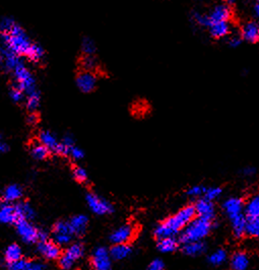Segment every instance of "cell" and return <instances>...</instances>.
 Masks as SVG:
<instances>
[{"instance_id":"obj_13","label":"cell","mask_w":259,"mask_h":270,"mask_svg":"<svg viewBox=\"0 0 259 270\" xmlns=\"http://www.w3.org/2000/svg\"><path fill=\"white\" fill-rule=\"evenodd\" d=\"M241 38L250 44H255L259 41V25L257 20H249L243 25L241 29Z\"/></svg>"},{"instance_id":"obj_49","label":"cell","mask_w":259,"mask_h":270,"mask_svg":"<svg viewBox=\"0 0 259 270\" xmlns=\"http://www.w3.org/2000/svg\"><path fill=\"white\" fill-rule=\"evenodd\" d=\"M38 120H39V118H38V115L36 114V112H34V113H30V115L28 117V122L30 124L34 125V124H36L38 122Z\"/></svg>"},{"instance_id":"obj_15","label":"cell","mask_w":259,"mask_h":270,"mask_svg":"<svg viewBox=\"0 0 259 270\" xmlns=\"http://www.w3.org/2000/svg\"><path fill=\"white\" fill-rule=\"evenodd\" d=\"M194 209H195L196 214H198V217L212 220L214 217V206L212 202L206 198L199 199L195 205H194Z\"/></svg>"},{"instance_id":"obj_12","label":"cell","mask_w":259,"mask_h":270,"mask_svg":"<svg viewBox=\"0 0 259 270\" xmlns=\"http://www.w3.org/2000/svg\"><path fill=\"white\" fill-rule=\"evenodd\" d=\"M54 239L57 245H67L72 239V234L70 232L68 222L60 220L54 224L53 228Z\"/></svg>"},{"instance_id":"obj_21","label":"cell","mask_w":259,"mask_h":270,"mask_svg":"<svg viewBox=\"0 0 259 270\" xmlns=\"http://www.w3.org/2000/svg\"><path fill=\"white\" fill-rule=\"evenodd\" d=\"M39 142L44 146H46L50 151H53V152H55V150L59 144V141L56 138L55 135L48 130H44V131L40 132Z\"/></svg>"},{"instance_id":"obj_17","label":"cell","mask_w":259,"mask_h":270,"mask_svg":"<svg viewBox=\"0 0 259 270\" xmlns=\"http://www.w3.org/2000/svg\"><path fill=\"white\" fill-rule=\"evenodd\" d=\"M209 34L214 39H224L231 35V25L229 21H214L208 27Z\"/></svg>"},{"instance_id":"obj_42","label":"cell","mask_w":259,"mask_h":270,"mask_svg":"<svg viewBox=\"0 0 259 270\" xmlns=\"http://www.w3.org/2000/svg\"><path fill=\"white\" fill-rule=\"evenodd\" d=\"M228 45L231 48H238L241 46V44L243 42L242 38L240 35L238 34H233V35H229L228 36Z\"/></svg>"},{"instance_id":"obj_45","label":"cell","mask_w":259,"mask_h":270,"mask_svg":"<svg viewBox=\"0 0 259 270\" xmlns=\"http://www.w3.org/2000/svg\"><path fill=\"white\" fill-rule=\"evenodd\" d=\"M69 155L72 157L73 160H81L83 157V155H84V153L79 147L74 145V146L71 147V149L69 151Z\"/></svg>"},{"instance_id":"obj_40","label":"cell","mask_w":259,"mask_h":270,"mask_svg":"<svg viewBox=\"0 0 259 270\" xmlns=\"http://www.w3.org/2000/svg\"><path fill=\"white\" fill-rule=\"evenodd\" d=\"M29 263L30 262L28 260H26L24 258H19L15 261L8 262L7 268H8V270H26Z\"/></svg>"},{"instance_id":"obj_1","label":"cell","mask_w":259,"mask_h":270,"mask_svg":"<svg viewBox=\"0 0 259 270\" xmlns=\"http://www.w3.org/2000/svg\"><path fill=\"white\" fill-rule=\"evenodd\" d=\"M30 36L15 19L5 16L0 19V44L20 57H26L32 44Z\"/></svg>"},{"instance_id":"obj_50","label":"cell","mask_w":259,"mask_h":270,"mask_svg":"<svg viewBox=\"0 0 259 270\" xmlns=\"http://www.w3.org/2000/svg\"><path fill=\"white\" fill-rule=\"evenodd\" d=\"M252 13H253V15H254L255 18H258V16H259V3H258V1H256L255 4L253 5V7H252Z\"/></svg>"},{"instance_id":"obj_43","label":"cell","mask_w":259,"mask_h":270,"mask_svg":"<svg viewBox=\"0 0 259 270\" xmlns=\"http://www.w3.org/2000/svg\"><path fill=\"white\" fill-rule=\"evenodd\" d=\"M222 193V189L219 187H213V188H209L206 189L204 192V198L212 201L214 199H217Z\"/></svg>"},{"instance_id":"obj_20","label":"cell","mask_w":259,"mask_h":270,"mask_svg":"<svg viewBox=\"0 0 259 270\" xmlns=\"http://www.w3.org/2000/svg\"><path fill=\"white\" fill-rule=\"evenodd\" d=\"M243 206L244 204H243L242 199L236 198V197L226 200L224 203V209L231 218L238 214H241L243 210Z\"/></svg>"},{"instance_id":"obj_39","label":"cell","mask_w":259,"mask_h":270,"mask_svg":"<svg viewBox=\"0 0 259 270\" xmlns=\"http://www.w3.org/2000/svg\"><path fill=\"white\" fill-rule=\"evenodd\" d=\"M9 97L11 101L14 103H21V102H25L26 95L20 88H18L16 85L13 84L11 88L9 89Z\"/></svg>"},{"instance_id":"obj_9","label":"cell","mask_w":259,"mask_h":270,"mask_svg":"<svg viewBox=\"0 0 259 270\" xmlns=\"http://www.w3.org/2000/svg\"><path fill=\"white\" fill-rule=\"evenodd\" d=\"M16 232L25 243L33 244L38 242V232L39 230L35 228L33 224L27 219H18L15 223Z\"/></svg>"},{"instance_id":"obj_5","label":"cell","mask_w":259,"mask_h":270,"mask_svg":"<svg viewBox=\"0 0 259 270\" xmlns=\"http://www.w3.org/2000/svg\"><path fill=\"white\" fill-rule=\"evenodd\" d=\"M24 63L25 60L23 57L16 55L15 53L11 52L10 50H8L0 44V66H1L5 71L12 73L19 65Z\"/></svg>"},{"instance_id":"obj_19","label":"cell","mask_w":259,"mask_h":270,"mask_svg":"<svg viewBox=\"0 0 259 270\" xmlns=\"http://www.w3.org/2000/svg\"><path fill=\"white\" fill-rule=\"evenodd\" d=\"M17 221V215L15 213V207L9 202L0 203V223L14 224Z\"/></svg>"},{"instance_id":"obj_4","label":"cell","mask_w":259,"mask_h":270,"mask_svg":"<svg viewBox=\"0 0 259 270\" xmlns=\"http://www.w3.org/2000/svg\"><path fill=\"white\" fill-rule=\"evenodd\" d=\"M11 74L14 78V85L20 88L26 96L38 89L36 78L26 63L19 65Z\"/></svg>"},{"instance_id":"obj_27","label":"cell","mask_w":259,"mask_h":270,"mask_svg":"<svg viewBox=\"0 0 259 270\" xmlns=\"http://www.w3.org/2000/svg\"><path fill=\"white\" fill-rule=\"evenodd\" d=\"M14 207H15V213L17 215V220L18 219L30 220L35 217V211L33 207L29 203H26V202L18 203L14 205Z\"/></svg>"},{"instance_id":"obj_52","label":"cell","mask_w":259,"mask_h":270,"mask_svg":"<svg viewBox=\"0 0 259 270\" xmlns=\"http://www.w3.org/2000/svg\"><path fill=\"white\" fill-rule=\"evenodd\" d=\"M254 172H255V169H253V168H247L244 170V173L246 175H253Z\"/></svg>"},{"instance_id":"obj_36","label":"cell","mask_w":259,"mask_h":270,"mask_svg":"<svg viewBox=\"0 0 259 270\" xmlns=\"http://www.w3.org/2000/svg\"><path fill=\"white\" fill-rule=\"evenodd\" d=\"M191 18L193 19V21L195 22L197 26L202 27V28H208L210 26V24H211V21H210L207 14L201 13V12H198V11H193L191 13Z\"/></svg>"},{"instance_id":"obj_26","label":"cell","mask_w":259,"mask_h":270,"mask_svg":"<svg viewBox=\"0 0 259 270\" xmlns=\"http://www.w3.org/2000/svg\"><path fill=\"white\" fill-rule=\"evenodd\" d=\"M26 58L33 63H39L45 58V50L40 44L33 43Z\"/></svg>"},{"instance_id":"obj_14","label":"cell","mask_w":259,"mask_h":270,"mask_svg":"<svg viewBox=\"0 0 259 270\" xmlns=\"http://www.w3.org/2000/svg\"><path fill=\"white\" fill-rule=\"evenodd\" d=\"M38 251L40 252V254L43 257H45L49 260L58 259L61 255L59 246L56 243L50 242L48 240L44 241V242H39Z\"/></svg>"},{"instance_id":"obj_3","label":"cell","mask_w":259,"mask_h":270,"mask_svg":"<svg viewBox=\"0 0 259 270\" xmlns=\"http://www.w3.org/2000/svg\"><path fill=\"white\" fill-rule=\"evenodd\" d=\"M211 229V221L201 218V217H194L187 226L185 230L181 234L180 241L184 244L190 242H197L201 241L205 238Z\"/></svg>"},{"instance_id":"obj_31","label":"cell","mask_w":259,"mask_h":270,"mask_svg":"<svg viewBox=\"0 0 259 270\" xmlns=\"http://www.w3.org/2000/svg\"><path fill=\"white\" fill-rule=\"evenodd\" d=\"M80 49L83 55L93 56L97 52V46L95 41L90 37H83L81 40Z\"/></svg>"},{"instance_id":"obj_41","label":"cell","mask_w":259,"mask_h":270,"mask_svg":"<svg viewBox=\"0 0 259 270\" xmlns=\"http://www.w3.org/2000/svg\"><path fill=\"white\" fill-rule=\"evenodd\" d=\"M73 177L79 183H84L88 180V174H86L83 168L80 167H76L73 169Z\"/></svg>"},{"instance_id":"obj_47","label":"cell","mask_w":259,"mask_h":270,"mask_svg":"<svg viewBox=\"0 0 259 270\" xmlns=\"http://www.w3.org/2000/svg\"><path fill=\"white\" fill-rule=\"evenodd\" d=\"M26 270H45V265L39 262H30Z\"/></svg>"},{"instance_id":"obj_46","label":"cell","mask_w":259,"mask_h":270,"mask_svg":"<svg viewBox=\"0 0 259 270\" xmlns=\"http://www.w3.org/2000/svg\"><path fill=\"white\" fill-rule=\"evenodd\" d=\"M147 270H165V264L161 259H155L148 265Z\"/></svg>"},{"instance_id":"obj_6","label":"cell","mask_w":259,"mask_h":270,"mask_svg":"<svg viewBox=\"0 0 259 270\" xmlns=\"http://www.w3.org/2000/svg\"><path fill=\"white\" fill-rule=\"evenodd\" d=\"M86 203H88L90 209L99 215L110 214L113 212V205L107 200L101 198L95 193H89L86 195Z\"/></svg>"},{"instance_id":"obj_37","label":"cell","mask_w":259,"mask_h":270,"mask_svg":"<svg viewBox=\"0 0 259 270\" xmlns=\"http://www.w3.org/2000/svg\"><path fill=\"white\" fill-rule=\"evenodd\" d=\"M227 259V253L225 250H217L215 252H213L209 258H208V261L212 264V265H215V266H218V265H222Z\"/></svg>"},{"instance_id":"obj_24","label":"cell","mask_w":259,"mask_h":270,"mask_svg":"<svg viewBox=\"0 0 259 270\" xmlns=\"http://www.w3.org/2000/svg\"><path fill=\"white\" fill-rule=\"evenodd\" d=\"M231 265L234 270H247L249 266V258L244 252H237L233 255Z\"/></svg>"},{"instance_id":"obj_30","label":"cell","mask_w":259,"mask_h":270,"mask_svg":"<svg viewBox=\"0 0 259 270\" xmlns=\"http://www.w3.org/2000/svg\"><path fill=\"white\" fill-rule=\"evenodd\" d=\"M21 195H23V189H21L18 185L13 184L6 187L3 193V198L6 202L11 203V202L15 200H18L21 197Z\"/></svg>"},{"instance_id":"obj_33","label":"cell","mask_w":259,"mask_h":270,"mask_svg":"<svg viewBox=\"0 0 259 270\" xmlns=\"http://www.w3.org/2000/svg\"><path fill=\"white\" fill-rule=\"evenodd\" d=\"M246 215L247 218L259 217V197L253 196L246 204Z\"/></svg>"},{"instance_id":"obj_29","label":"cell","mask_w":259,"mask_h":270,"mask_svg":"<svg viewBox=\"0 0 259 270\" xmlns=\"http://www.w3.org/2000/svg\"><path fill=\"white\" fill-rule=\"evenodd\" d=\"M25 104L30 113H34V112H36L39 109L41 104V93L39 89L26 96Z\"/></svg>"},{"instance_id":"obj_2","label":"cell","mask_w":259,"mask_h":270,"mask_svg":"<svg viewBox=\"0 0 259 270\" xmlns=\"http://www.w3.org/2000/svg\"><path fill=\"white\" fill-rule=\"evenodd\" d=\"M196 212L193 205H187L179 210L175 215L168 217L155 230V237L158 240L167 238V237H174L181 230H183L187 224L195 217Z\"/></svg>"},{"instance_id":"obj_10","label":"cell","mask_w":259,"mask_h":270,"mask_svg":"<svg viewBox=\"0 0 259 270\" xmlns=\"http://www.w3.org/2000/svg\"><path fill=\"white\" fill-rule=\"evenodd\" d=\"M135 229L130 223L123 224V226L116 229L110 236V241L116 245V244H127L130 242L134 237Z\"/></svg>"},{"instance_id":"obj_38","label":"cell","mask_w":259,"mask_h":270,"mask_svg":"<svg viewBox=\"0 0 259 270\" xmlns=\"http://www.w3.org/2000/svg\"><path fill=\"white\" fill-rule=\"evenodd\" d=\"M81 65L83 67V70L93 72L96 69V67L98 65V62H97V59H96L95 55H93V56L83 55L82 60H81Z\"/></svg>"},{"instance_id":"obj_53","label":"cell","mask_w":259,"mask_h":270,"mask_svg":"<svg viewBox=\"0 0 259 270\" xmlns=\"http://www.w3.org/2000/svg\"><path fill=\"white\" fill-rule=\"evenodd\" d=\"M225 1H226V4H227V5H229L230 7H232V6L236 3L237 0H225Z\"/></svg>"},{"instance_id":"obj_44","label":"cell","mask_w":259,"mask_h":270,"mask_svg":"<svg viewBox=\"0 0 259 270\" xmlns=\"http://www.w3.org/2000/svg\"><path fill=\"white\" fill-rule=\"evenodd\" d=\"M205 190L206 189L202 186H193L187 191V194L190 196H193V197H198V196H201L202 194H204Z\"/></svg>"},{"instance_id":"obj_16","label":"cell","mask_w":259,"mask_h":270,"mask_svg":"<svg viewBox=\"0 0 259 270\" xmlns=\"http://www.w3.org/2000/svg\"><path fill=\"white\" fill-rule=\"evenodd\" d=\"M210 21H229L232 16V7L226 3L215 5L207 14Z\"/></svg>"},{"instance_id":"obj_54","label":"cell","mask_w":259,"mask_h":270,"mask_svg":"<svg viewBox=\"0 0 259 270\" xmlns=\"http://www.w3.org/2000/svg\"><path fill=\"white\" fill-rule=\"evenodd\" d=\"M0 141H1V135H0Z\"/></svg>"},{"instance_id":"obj_25","label":"cell","mask_w":259,"mask_h":270,"mask_svg":"<svg viewBox=\"0 0 259 270\" xmlns=\"http://www.w3.org/2000/svg\"><path fill=\"white\" fill-rule=\"evenodd\" d=\"M232 219V228L233 233L237 238H241L245 235V228H246V218L241 213L231 218Z\"/></svg>"},{"instance_id":"obj_11","label":"cell","mask_w":259,"mask_h":270,"mask_svg":"<svg viewBox=\"0 0 259 270\" xmlns=\"http://www.w3.org/2000/svg\"><path fill=\"white\" fill-rule=\"evenodd\" d=\"M92 264L95 270H111V256L104 247H99L93 254Z\"/></svg>"},{"instance_id":"obj_51","label":"cell","mask_w":259,"mask_h":270,"mask_svg":"<svg viewBox=\"0 0 259 270\" xmlns=\"http://www.w3.org/2000/svg\"><path fill=\"white\" fill-rule=\"evenodd\" d=\"M7 150V145L3 143L2 141H0V153H3Z\"/></svg>"},{"instance_id":"obj_55","label":"cell","mask_w":259,"mask_h":270,"mask_svg":"<svg viewBox=\"0 0 259 270\" xmlns=\"http://www.w3.org/2000/svg\"><path fill=\"white\" fill-rule=\"evenodd\" d=\"M255 1H258V0H255Z\"/></svg>"},{"instance_id":"obj_48","label":"cell","mask_w":259,"mask_h":270,"mask_svg":"<svg viewBox=\"0 0 259 270\" xmlns=\"http://www.w3.org/2000/svg\"><path fill=\"white\" fill-rule=\"evenodd\" d=\"M48 240V234L45 231L39 230L38 232V242H44Z\"/></svg>"},{"instance_id":"obj_7","label":"cell","mask_w":259,"mask_h":270,"mask_svg":"<svg viewBox=\"0 0 259 270\" xmlns=\"http://www.w3.org/2000/svg\"><path fill=\"white\" fill-rule=\"evenodd\" d=\"M83 252H84L83 247L80 244L78 243L72 244L66 250L65 253H64L63 255H60L59 257L60 267L65 270L70 269L73 266L74 262L82 257Z\"/></svg>"},{"instance_id":"obj_23","label":"cell","mask_w":259,"mask_h":270,"mask_svg":"<svg viewBox=\"0 0 259 270\" xmlns=\"http://www.w3.org/2000/svg\"><path fill=\"white\" fill-rule=\"evenodd\" d=\"M109 254L115 260H123L131 254V248L127 244H116L112 247Z\"/></svg>"},{"instance_id":"obj_28","label":"cell","mask_w":259,"mask_h":270,"mask_svg":"<svg viewBox=\"0 0 259 270\" xmlns=\"http://www.w3.org/2000/svg\"><path fill=\"white\" fill-rule=\"evenodd\" d=\"M205 251V245L201 241L186 243L183 247V252L189 256H197Z\"/></svg>"},{"instance_id":"obj_18","label":"cell","mask_w":259,"mask_h":270,"mask_svg":"<svg viewBox=\"0 0 259 270\" xmlns=\"http://www.w3.org/2000/svg\"><path fill=\"white\" fill-rule=\"evenodd\" d=\"M88 224L89 218L82 214L75 215L68 221L70 232L75 236H82L85 233L86 228H88Z\"/></svg>"},{"instance_id":"obj_35","label":"cell","mask_w":259,"mask_h":270,"mask_svg":"<svg viewBox=\"0 0 259 270\" xmlns=\"http://www.w3.org/2000/svg\"><path fill=\"white\" fill-rule=\"evenodd\" d=\"M245 234L251 237H258L259 235V217L246 218Z\"/></svg>"},{"instance_id":"obj_32","label":"cell","mask_w":259,"mask_h":270,"mask_svg":"<svg viewBox=\"0 0 259 270\" xmlns=\"http://www.w3.org/2000/svg\"><path fill=\"white\" fill-rule=\"evenodd\" d=\"M31 153H32L34 159H36L38 161H43V160L47 159L49 153H50V150L46 146L38 142V143H35L32 145Z\"/></svg>"},{"instance_id":"obj_8","label":"cell","mask_w":259,"mask_h":270,"mask_svg":"<svg viewBox=\"0 0 259 270\" xmlns=\"http://www.w3.org/2000/svg\"><path fill=\"white\" fill-rule=\"evenodd\" d=\"M75 83L81 93L91 94L97 87L98 78L94 72L82 70L76 75Z\"/></svg>"},{"instance_id":"obj_34","label":"cell","mask_w":259,"mask_h":270,"mask_svg":"<svg viewBox=\"0 0 259 270\" xmlns=\"http://www.w3.org/2000/svg\"><path fill=\"white\" fill-rule=\"evenodd\" d=\"M21 254H23V252H21L20 247L17 244H11L5 250L4 258L8 263V262H12L21 258Z\"/></svg>"},{"instance_id":"obj_22","label":"cell","mask_w":259,"mask_h":270,"mask_svg":"<svg viewBox=\"0 0 259 270\" xmlns=\"http://www.w3.org/2000/svg\"><path fill=\"white\" fill-rule=\"evenodd\" d=\"M179 242L174 237H167L159 240L158 249L163 253H171L178 249Z\"/></svg>"}]
</instances>
